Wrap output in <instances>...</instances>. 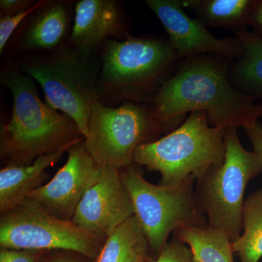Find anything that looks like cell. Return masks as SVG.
Masks as SVG:
<instances>
[{
  "mask_svg": "<svg viewBox=\"0 0 262 262\" xmlns=\"http://www.w3.org/2000/svg\"><path fill=\"white\" fill-rule=\"evenodd\" d=\"M227 59L213 54L187 58L163 82L151 103L163 133L172 132L194 112L222 128H244L262 118L261 103L231 82Z\"/></svg>",
  "mask_w": 262,
  "mask_h": 262,
  "instance_id": "1",
  "label": "cell"
},
{
  "mask_svg": "<svg viewBox=\"0 0 262 262\" xmlns=\"http://www.w3.org/2000/svg\"><path fill=\"white\" fill-rule=\"evenodd\" d=\"M0 83L13 97L10 120L0 133V157L8 165H29L42 155L68 150L83 139L75 120L43 102L36 82L7 66Z\"/></svg>",
  "mask_w": 262,
  "mask_h": 262,
  "instance_id": "2",
  "label": "cell"
},
{
  "mask_svg": "<svg viewBox=\"0 0 262 262\" xmlns=\"http://www.w3.org/2000/svg\"><path fill=\"white\" fill-rule=\"evenodd\" d=\"M178 61L168 40L131 35L108 39L101 48L98 101L113 107L151 103Z\"/></svg>",
  "mask_w": 262,
  "mask_h": 262,
  "instance_id": "3",
  "label": "cell"
},
{
  "mask_svg": "<svg viewBox=\"0 0 262 262\" xmlns=\"http://www.w3.org/2000/svg\"><path fill=\"white\" fill-rule=\"evenodd\" d=\"M226 128L212 126L206 114L190 113L180 126L158 140L138 146L134 163L159 172L162 185H181L220 167L225 157Z\"/></svg>",
  "mask_w": 262,
  "mask_h": 262,
  "instance_id": "4",
  "label": "cell"
},
{
  "mask_svg": "<svg viewBox=\"0 0 262 262\" xmlns=\"http://www.w3.org/2000/svg\"><path fill=\"white\" fill-rule=\"evenodd\" d=\"M18 68L40 85L46 103L73 119L86 137L93 106L98 101L100 61L65 42L42 56L20 61Z\"/></svg>",
  "mask_w": 262,
  "mask_h": 262,
  "instance_id": "5",
  "label": "cell"
},
{
  "mask_svg": "<svg viewBox=\"0 0 262 262\" xmlns=\"http://www.w3.org/2000/svg\"><path fill=\"white\" fill-rule=\"evenodd\" d=\"M120 173L134 205V215L155 257L166 247L172 232L208 225L196 201L194 177L177 187L156 185L146 180L142 167L134 163Z\"/></svg>",
  "mask_w": 262,
  "mask_h": 262,
  "instance_id": "6",
  "label": "cell"
},
{
  "mask_svg": "<svg viewBox=\"0 0 262 262\" xmlns=\"http://www.w3.org/2000/svg\"><path fill=\"white\" fill-rule=\"evenodd\" d=\"M225 144L223 164L196 180L194 193L208 225L225 232L234 242L244 228L246 188L262 173V160L241 145L237 127L226 128Z\"/></svg>",
  "mask_w": 262,
  "mask_h": 262,
  "instance_id": "7",
  "label": "cell"
},
{
  "mask_svg": "<svg viewBox=\"0 0 262 262\" xmlns=\"http://www.w3.org/2000/svg\"><path fill=\"white\" fill-rule=\"evenodd\" d=\"M162 134L151 106L125 103L113 107L97 101L84 144L100 165L120 170L134 163L138 146L158 140Z\"/></svg>",
  "mask_w": 262,
  "mask_h": 262,
  "instance_id": "8",
  "label": "cell"
},
{
  "mask_svg": "<svg viewBox=\"0 0 262 262\" xmlns=\"http://www.w3.org/2000/svg\"><path fill=\"white\" fill-rule=\"evenodd\" d=\"M106 239L57 218L30 198L0 215L1 248L72 251L94 261Z\"/></svg>",
  "mask_w": 262,
  "mask_h": 262,
  "instance_id": "9",
  "label": "cell"
},
{
  "mask_svg": "<svg viewBox=\"0 0 262 262\" xmlns=\"http://www.w3.org/2000/svg\"><path fill=\"white\" fill-rule=\"evenodd\" d=\"M67 153L64 165L29 198L57 218L72 221L84 194L99 179L103 166L86 149L84 138L71 146Z\"/></svg>",
  "mask_w": 262,
  "mask_h": 262,
  "instance_id": "10",
  "label": "cell"
},
{
  "mask_svg": "<svg viewBox=\"0 0 262 262\" xmlns=\"http://www.w3.org/2000/svg\"><path fill=\"white\" fill-rule=\"evenodd\" d=\"M146 3L163 24L179 61L206 54L217 55L228 59H239L242 56V48L237 37H215L203 22L186 14L183 10L184 2L146 0Z\"/></svg>",
  "mask_w": 262,
  "mask_h": 262,
  "instance_id": "11",
  "label": "cell"
},
{
  "mask_svg": "<svg viewBox=\"0 0 262 262\" xmlns=\"http://www.w3.org/2000/svg\"><path fill=\"white\" fill-rule=\"evenodd\" d=\"M134 213V205L120 170L103 166L97 182L90 188L77 206L72 222L107 239Z\"/></svg>",
  "mask_w": 262,
  "mask_h": 262,
  "instance_id": "12",
  "label": "cell"
},
{
  "mask_svg": "<svg viewBox=\"0 0 262 262\" xmlns=\"http://www.w3.org/2000/svg\"><path fill=\"white\" fill-rule=\"evenodd\" d=\"M120 4L115 0H81L76 3L68 43L88 57H94L108 39L130 37Z\"/></svg>",
  "mask_w": 262,
  "mask_h": 262,
  "instance_id": "13",
  "label": "cell"
},
{
  "mask_svg": "<svg viewBox=\"0 0 262 262\" xmlns=\"http://www.w3.org/2000/svg\"><path fill=\"white\" fill-rule=\"evenodd\" d=\"M70 3L43 1L18 39L24 51H51L65 43L70 32Z\"/></svg>",
  "mask_w": 262,
  "mask_h": 262,
  "instance_id": "14",
  "label": "cell"
},
{
  "mask_svg": "<svg viewBox=\"0 0 262 262\" xmlns=\"http://www.w3.org/2000/svg\"><path fill=\"white\" fill-rule=\"evenodd\" d=\"M67 150L39 157L29 165H8L0 170V213L13 209L49 180L46 170Z\"/></svg>",
  "mask_w": 262,
  "mask_h": 262,
  "instance_id": "15",
  "label": "cell"
},
{
  "mask_svg": "<svg viewBox=\"0 0 262 262\" xmlns=\"http://www.w3.org/2000/svg\"><path fill=\"white\" fill-rule=\"evenodd\" d=\"M156 258L134 215L108 236L91 262H155Z\"/></svg>",
  "mask_w": 262,
  "mask_h": 262,
  "instance_id": "16",
  "label": "cell"
},
{
  "mask_svg": "<svg viewBox=\"0 0 262 262\" xmlns=\"http://www.w3.org/2000/svg\"><path fill=\"white\" fill-rule=\"evenodd\" d=\"M243 55L229 72L236 89L262 105V34L245 29L235 31Z\"/></svg>",
  "mask_w": 262,
  "mask_h": 262,
  "instance_id": "17",
  "label": "cell"
},
{
  "mask_svg": "<svg viewBox=\"0 0 262 262\" xmlns=\"http://www.w3.org/2000/svg\"><path fill=\"white\" fill-rule=\"evenodd\" d=\"M174 237L190 248L194 262H234L229 236L209 225L177 229Z\"/></svg>",
  "mask_w": 262,
  "mask_h": 262,
  "instance_id": "18",
  "label": "cell"
},
{
  "mask_svg": "<svg viewBox=\"0 0 262 262\" xmlns=\"http://www.w3.org/2000/svg\"><path fill=\"white\" fill-rule=\"evenodd\" d=\"M195 8L198 20L205 25L220 28L244 29L256 1L251 0H204L184 2Z\"/></svg>",
  "mask_w": 262,
  "mask_h": 262,
  "instance_id": "19",
  "label": "cell"
},
{
  "mask_svg": "<svg viewBox=\"0 0 262 262\" xmlns=\"http://www.w3.org/2000/svg\"><path fill=\"white\" fill-rule=\"evenodd\" d=\"M243 232L232 242L241 262H258L262 257V188L245 199Z\"/></svg>",
  "mask_w": 262,
  "mask_h": 262,
  "instance_id": "20",
  "label": "cell"
},
{
  "mask_svg": "<svg viewBox=\"0 0 262 262\" xmlns=\"http://www.w3.org/2000/svg\"><path fill=\"white\" fill-rule=\"evenodd\" d=\"M42 3L43 1L39 2L37 4L33 5L28 10L20 12L17 14L1 17L0 18V54H3L8 41L19 24L21 23L29 15L34 13Z\"/></svg>",
  "mask_w": 262,
  "mask_h": 262,
  "instance_id": "21",
  "label": "cell"
},
{
  "mask_svg": "<svg viewBox=\"0 0 262 262\" xmlns=\"http://www.w3.org/2000/svg\"><path fill=\"white\" fill-rule=\"evenodd\" d=\"M155 262H194L190 248L178 239L168 243Z\"/></svg>",
  "mask_w": 262,
  "mask_h": 262,
  "instance_id": "22",
  "label": "cell"
},
{
  "mask_svg": "<svg viewBox=\"0 0 262 262\" xmlns=\"http://www.w3.org/2000/svg\"><path fill=\"white\" fill-rule=\"evenodd\" d=\"M51 251L0 249V262H47Z\"/></svg>",
  "mask_w": 262,
  "mask_h": 262,
  "instance_id": "23",
  "label": "cell"
},
{
  "mask_svg": "<svg viewBox=\"0 0 262 262\" xmlns=\"http://www.w3.org/2000/svg\"><path fill=\"white\" fill-rule=\"evenodd\" d=\"M253 146V151L262 160V125L257 121L249 126L244 127Z\"/></svg>",
  "mask_w": 262,
  "mask_h": 262,
  "instance_id": "24",
  "label": "cell"
},
{
  "mask_svg": "<svg viewBox=\"0 0 262 262\" xmlns=\"http://www.w3.org/2000/svg\"><path fill=\"white\" fill-rule=\"evenodd\" d=\"M32 1L28 0H1L0 9L3 16L17 14L31 8Z\"/></svg>",
  "mask_w": 262,
  "mask_h": 262,
  "instance_id": "25",
  "label": "cell"
},
{
  "mask_svg": "<svg viewBox=\"0 0 262 262\" xmlns=\"http://www.w3.org/2000/svg\"><path fill=\"white\" fill-rule=\"evenodd\" d=\"M91 260L79 253L67 251H51L47 262H89Z\"/></svg>",
  "mask_w": 262,
  "mask_h": 262,
  "instance_id": "26",
  "label": "cell"
},
{
  "mask_svg": "<svg viewBox=\"0 0 262 262\" xmlns=\"http://www.w3.org/2000/svg\"><path fill=\"white\" fill-rule=\"evenodd\" d=\"M249 24L259 31L258 33L262 34V1H256L250 17Z\"/></svg>",
  "mask_w": 262,
  "mask_h": 262,
  "instance_id": "27",
  "label": "cell"
}]
</instances>
